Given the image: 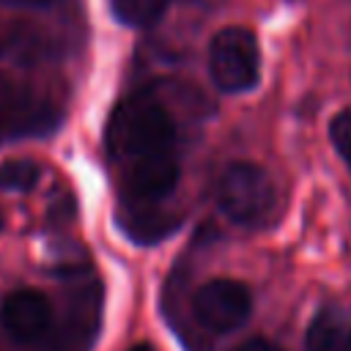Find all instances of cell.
Wrapping results in <instances>:
<instances>
[{
	"mask_svg": "<svg viewBox=\"0 0 351 351\" xmlns=\"http://www.w3.org/2000/svg\"><path fill=\"white\" fill-rule=\"evenodd\" d=\"M233 351H282L280 346H274L271 340H266V337H250V340H244V343H239Z\"/></svg>",
	"mask_w": 351,
	"mask_h": 351,
	"instance_id": "8fae6325",
	"label": "cell"
},
{
	"mask_svg": "<svg viewBox=\"0 0 351 351\" xmlns=\"http://www.w3.org/2000/svg\"><path fill=\"white\" fill-rule=\"evenodd\" d=\"M208 74L225 93H244L258 85L261 47L250 27H222L208 44Z\"/></svg>",
	"mask_w": 351,
	"mask_h": 351,
	"instance_id": "3957f363",
	"label": "cell"
},
{
	"mask_svg": "<svg viewBox=\"0 0 351 351\" xmlns=\"http://www.w3.org/2000/svg\"><path fill=\"white\" fill-rule=\"evenodd\" d=\"M41 167L33 159H11L0 167V186L11 192H27L38 184Z\"/></svg>",
	"mask_w": 351,
	"mask_h": 351,
	"instance_id": "9c48e42d",
	"label": "cell"
},
{
	"mask_svg": "<svg viewBox=\"0 0 351 351\" xmlns=\"http://www.w3.org/2000/svg\"><path fill=\"white\" fill-rule=\"evenodd\" d=\"M181 167L176 151L132 159L123 170V192L132 203H159L173 195Z\"/></svg>",
	"mask_w": 351,
	"mask_h": 351,
	"instance_id": "5b68a950",
	"label": "cell"
},
{
	"mask_svg": "<svg viewBox=\"0 0 351 351\" xmlns=\"http://www.w3.org/2000/svg\"><path fill=\"white\" fill-rule=\"evenodd\" d=\"M304 346H307V351H351L348 315L335 304L321 307L307 326Z\"/></svg>",
	"mask_w": 351,
	"mask_h": 351,
	"instance_id": "52a82bcc",
	"label": "cell"
},
{
	"mask_svg": "<svg viewBox=\"0 0 351 351\" xmlns=\"http://www.w3.org/2000/svg\"><path fill=\"white\" fill-rule=\"evenodd\" d=\"M252 310V293L244 282L217 277L203 282L192 296V313L200 326L211 332H233L239 329Z\"/></svg>",
	"mask_w": 351,
	"mask_h": 351,
	"instance_id": "277c9868",
	"label": "cell"
},
{
	"mask_svg": "<svg viewBox=\"0 0 351 351\" xmlns=\"http://www.w3.org/2000/svg\"><path fill=\"white\" fill-rule=\"evenodd\" d=\"M27 3H52V0H27Z\"/></svg>",
	"mask_w": 351,
	"mask_h": 351,
	"instance_id": "4fadbf2b",
	"label": "cell"
},
{
	"mask_svg": "<svg viewBox=\"0 0 351 351\" xmlns=\"http://www.w3.org/2000/svg\"><path fill=\"white\" fill-rule=\"evenodd\" d=\"M329 140L351 170V110H340L329 123Z\"/></svg>",
	"mask_w": 351,
	"mask_h": 351,
	"instance_id": "30bf717a",
	"label": "cell"
},
{
	"mask_svg": "<svg viewBox=\"0 0 351 351\" xmlns=\"http://www.w3.org/2000/svg\"><path fill=\"white\" fill-rule=\"evenodd\" d=\"M129 351H154V346H148V343H137V346H132Z\"/></svg>",
	"mask_w": 351,
	"mask_h": 351,
	"instance_id": "7c38bea8",
	"label": "cell"
},
{
	"mask_svg": "<svg viewBox=\"0 0 351 351\" xmlns=\"http://www.w3.org/2000/svg\"><path fill=\"white\" fill-rule=\"evenodd\" d=\"M170 0H112V11L123 25L148 27L159 22L167 11Z\"/></svg>",
	"mask_w": 351,
	"mask_h": 351,
	"instance_id": "ba28073f",
	"label": "cell"
},
{
	"mask_svg": "<svg viewBox=\"0 0 351 351\" xmlns=\"http://www.w3.org/2000/svg\"><path fill=\"white\" fill-rule=\"evenodd\" d=\"M110 151L126 162L165 154L176 148V121L151 99H129L118 104L107 126Z\"/></svg>",
	"mask_w": 351,
	"mask_h": 351,
	"instance_id": "6da1fadb",
	"label": "cell"
},
{
	"mask_svg": "<svg viewBox=\"0 0 351 351\" xmlns=\"http://www.w3.org/2000/svg\"><path fill=\"white\" fill-rule=\"evenodd\" d=\"M0 321L5 332L19 340V343H33L38 340L49 324H52V304L41 291L33 288H19L5 296L0 307Z\"/></svg>",
	"mask_w": 351,
	"mask_h": 351,
	"instance_id": "8992f818",
	"label": "cell"
},
{
	"mask_svg": "<svg viewBox=\"0 0 351 351\" xmlns=\"http://www.w3.org/2000/svg\"><path fill=\"white\" fill-rule=\"evenodd\" d=\"M217 203L230 222L241 228H258L271 219L277 206V189L263 167L252 162H233L219 176Z\"/></svg>",
	"mask_w": 351,
	"mask_h": 351,
	"instance_id": "7a4b0ae2",
	"label": "cell"
}]
</instances>
